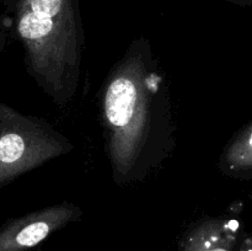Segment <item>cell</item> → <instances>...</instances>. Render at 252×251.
Segmentation results:
<instances>
[{
    "label": "cell",
    "instance_id": "cell-1",
    "mask_svg": "<svg viewBox=\"0 0 252 251\" xmlns=\"http://www.w3.org/2000/svg\"><path fill=\"white\" fill-rule=\"evenodd\" d=\"M137 91L129 79L120 78L112 81L106 94V116L113 126L128 125L133 116Z\"/></svg>",
    "mask_w": 252,
    "mask_h": 251
},
{
    "label": "cell",
    "instance_id": "cell-2",
    "mask_svg": "<svg viewBox=\"0 0 252 251\" xmlns=\"http://www.w3.org/2000/svg\"><path fill=\"white\" fill-rule=\"evenodd\" d=\"M61 214L52 212V213H48V216L47 214L41 216L39 218L25 224L12 236V245L14 248L20 249L32 248V246L37 245L61 224Z\"/></svg>",
    "mask_w": 252,
    "mask_h": 251
},
{
    "label": "cell",
    "instance_id": "cell-3",
    "mask_svg": "<svg viewBox=\"0 0 252 251\" xmlns=\"http://www.w3.org/2000/svg\"><path fill=\"white\" fill-rule=\"evenodd\" d=\"M229 160L234 169L246 176H252V123L231 148Z\"/></svg>",
    "mask_w": 252,
    "mask_h": 251
},
{
    "label": "cell",
    "instance_id": "cell-4",
    "mask_svg": "<svg viewBox=\"0 0 252 251\" xmlns=\"http://www.w3.org/2000/svg\"><path fill=\"white\" fill-rule=\"evenodd\" d=\"M25 153V140L16 133H9L0 138V165H12L21 159Z\"/></svg>",
    "mask_w": 252,
    "mask_h": 251
},
{
    "label": "cell",
    "instance_id": "cell-5",
    "mask_svg": "<svg viewBox=\"0 0 252 251\" xmlns=\"http://www.w3.org/2000/svg\"><path fill=\"white\" fill-rule=\"evenodd\" d=\"M30 7L29 11L33 12L42 19H52L54 15L58 14L61 9L62 0H29Z\"/></svg>",
    "mask_w": 252,
    "mask_h": 251
},
{
    "label": "cell",
    "instance_id": "cell-6",
    "mask_svg": "<svg viewBox=\"0 0 252 251\" xmlns=\"http://www.w3.org/2000/svg\"><path fill=\"white\" fill-rule=\"evenodd\" d=\"M186 251H231L229 240H201Z\"/></svg>",
    "mask_w": 252,
    "mask_h": 251
}]
</instances>
